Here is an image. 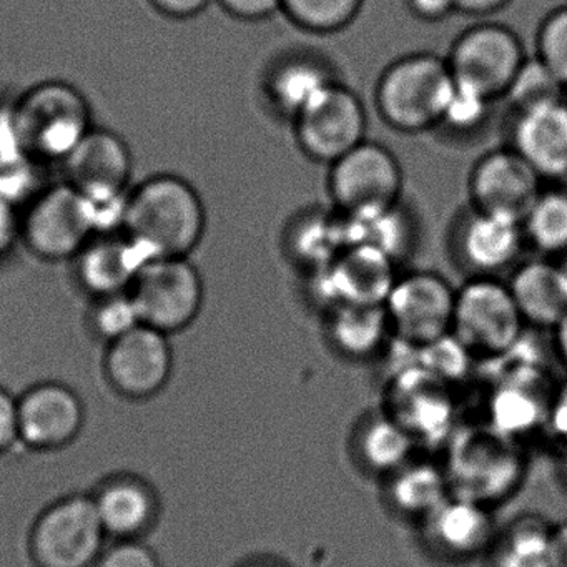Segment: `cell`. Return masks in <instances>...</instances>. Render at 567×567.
Listing matches in <instances>:
<instances>
[{
  "instance_id": "cell-1",
  "label": "cell",
  "mask_w": 567,
  "mask_h": 567,
  "mask_svg": "<svg viewBox=\"0 0 567 567\" xmlns=\"http://www.w3.org/2000/svg\"><path fill=\"white\" fill-rule=\"evenodd\" d=\"M207 228V210L197 188L174 174L145 178L128 190L121 230L151 258L187 257Z\"/></svg>"
},
{
  "instance_id": "cell-2",
  "label": "cell",
  "mask_w": 567,
  "mask_h": 567,
  "mask_svg": "<svg viewBox=\"0 0 567 567\" xmlns=\"http://www.w3.org/2000/svg\"><path fill=\"white\" fill-rule=\"evenodd\" d=\"M527 466L519 441L487 423L457 426L446 441L443 467L451 494L491 509L520 489Z\"/></svg>"
},
{
  "instance_id": "cell-3",
  "label": "cell",
  "mask_w": 567,
  "mask_h": 567,
  "mask_svg": "<svg viewBox=\"0 0 567 567\" xmlns=\"http://www.w3.org/2000/svg\"><path fill=\"white\" fill-rule=\"evenodd\" d=\"M94 127L87 99L64 81L34 85L12 107V137L34 161H64Z\"/></svg>"
},
{
  "instance_id": "cell-4",
  "label": "cell",
  "mask_w": 567,
  "mask_h": 567,
  "mask_svg": "<svg viewBox=\"0 0 567 567\" xmlns=\"http://www.w3.org/2000/svg\"><path fill=\"white\" fill-rule=\"evenodd\" d=\"M454 91L446 59L411 54L398 59L377 85L380 117L394 131L420 134L443 124Z\"/></svg>"
},
{
  "instance_id": "cell-5",
  "label": "cell",
  "mask_w": 567,
  "mask_h": 567,
  "mask_svg": "<svg viewBox=\"0 0 567 567\" xmlns=\"http://www.w3.org/2000/svg\"><path fill=\"white\" fill-rule=\"evenodd\" d=\"M99 234L97 208L61 182L35 195L19 221V238L39 260L72 261Z\"/></svg>"
},
{
  "instance_id": "cell-6",
  "label": "cell",
  "mask_w": 567,
  "mask_h": 567,
  "mask_svg": "<svg viewBox=\"0 0 567 567\" xmlns=\"http://www.w3.org/2000/svg\"><path fill=\"white\" fill-rule=\"evenodd\" d=\"M128 297L142 324L171 337L187 330L200 315L204 278L190 258H151L135 275Z\"/></svg>"
},
{
  "instance_id": "cell-7",
  "label": "cell",
  "mask_w": 567,
  "mask_h": 567,
  "mask_svg": "<svg viewBox=\"0 0 567 567\" xmlns=\"http://www.w3.org/2000/svg\"><path fill=\"white\" fill-rule=\"evenodd\" d=\"M524 327L509 287L497 278L474 277L456 290L451 333L473 357H503L523 340Z\"/></svg>"
},
{
  "instance_id": "cell-8",
  "label": "cell",
  "mask_w": 567,
  "mask_h": 567,
  "mask_svg": "<svg viewBox=\"0 0 567 567\" xmlns=\"http://www.w3.org/2000/svg\"><path fill=\"white\" fill-rule=\"evenodd\" d=\"M107 539L92 496L74 494L39 514L29 549L38 567H94Z\"/></svg>"
},
{
  "instance_id": "cell-9",
  "label": "cell",
  "mask_w": 567,
  "mask_h": 567,
  "mask_svg": "<svg viewBox=\"0 0 567 567\" xmlns=\"http://www.w3.org/2000/svg\"><path fill=\"white\" fill-rule=\"evenodd\" d=\"M64 182L84 195L99 220L122 215L132 185L134 157L127 142L107 128L94 127L61 162Z\"/></svg>"
},
{
  "instance_id": "cell-10",
  "label": "cell",
  "mask_w": 567,
  "mask_h": 567,
  "mask_svg": "<svg viewBox=\"0 0 567 567\" xmlns=\"http://www.w3.org/2000/svg\"><path fill=\"white\" fill-rule=\"evenodd\" d=\"M517 35L503 25L483 24L463 32L446 59L454 84L489 102L504 97L526 61Z\"/></svg>"
},
{
  "instance_id": "cell-11",
  "label": "cell",
  "mask_w": 567,
  "mask_h": 567,
  "mask_svg": "<svg viewBox=\"0 0 567 567\" xmlns=\"http://www.w3.org/2000/svg\"><path fill=\"white\" fill-rule=\"evenodd\" d=\"M456 290L433 271L400 275L391 288L384 310L396 341L426 347L453 331Z\"/></svg>"
},
{
  "instance_id": "cell-12",
  "label": "cell",
  "mask_w": 567,
  "mask_h": 567,
  "mask_svg": "<svg viewBox=\"0 0 567 567\" xmlns=\"http://www.w3.org/2000/svg\"><path fill=\"white\" fill-rule=\"evenodd\" d=\"M403 190L400 162L383 145L364 141L330 165L328 192L340 214L396 207Z\"/></svg>"
},
{
  "instance_id": "cell-13",
  "label": "cell",
  "mask_w": 567,
  "mask_h": 567,
  "mask_svg": "<svg viewBox=\"0 0 567 567\" xmlns=\"http://www.w3.org/2000/svg\"><path fill=\"white\" fill-rule=\"evenodd\" d=\"M383 410L423 446L446 444L457 427L451 384L424 370L417 361L394 371Z\"/></svg>"
},
{
  "instance_id": "cell-14",
  "label": "cell",
  "mask_w": 567,
  "mask_h": 567,
  "mask_svg": "<svg viewBox=\"0 0 567 567\" xmlns=\"http://www.w3.org/2000/svg\"><path fill=\"white\" fill-rule=\"evenodd\" d=\"M295 121L298 145L311 161L331 165L367 141V109L357 94L331 82Z\"/></svg>"
},
{
  "instance_id": "cell-15",
  "label": "cell",
  "mask_w": 567,
  "mask_h": 567,
  "mask_svg": "<svg viewBox=\"0 0 567 567\" xmlns=\"http://www.w3.org/2000/svg\"><path fill=\"white\" fill-rule=\"evenodd\" d=\"M104 371L115 393L127 400L144 401L157 396L174 371V351L168 334L138 324L107 344Z\"/></svg>"
},
{
  "instance_id": "cell-16",
  "label": "cell",
  "mask_w": 567,
  "mask_h": 567,
  "mask_svg": "<svg viewBox=\"0 0 567 567\" xmlns=\"http://www.w3.org/2000/svg\"><path fill=\"white\" fill-rule=\"evenodd\" d=\"M540 177L513 147L480 158L470 177L474 212L523 224L543 194Z\"/></svg>"
},
{
  "instance_id": "cell-17",
  "label": "cell",
  "mask_w": 567,
  "mask_h": 567,
  "mask_svg": "<svg viewBox=\"0 0 567 567\" xmlns=\"http://www.w3.org/2000/svg\"><path fill=\"white\" fill-rule=\"evenodd\" d=\"M396 260L377 248L351 245L330 267L313 274L315 298L338 305H384L396 284Z\"/></svg>"
},
{
  "instance_id": "cell-18",
  "label": "cell",
  "mask_w": 567,
  "mask_h": 567,
  "mask_svg": "<svg viewBox=\"0 0 567 567\" xmlns=\"http://www.w3.org/2000/svg\"><path fill=\"white\" fill-rule=\"evenodd\" d=\"M509 361L507 370L499 371L489 400L487 424L519 441L539 427H546L553 400V384L547 383L546 371L536 361H517L509 351L503 354Z\"/></svg>"
},
{
  "instance_id": "cell-19",
  "label": "cell",
  "mask_w": 567,
  "mask_h": 567,
  "mask_svg": "<svg viewBox=\"0 0 567 567\" xmlns=\"http://www.w3.org/2000/svg\"><path fill=\"white\" fill-rule=\"evenodd\" d=\"M19 406V441L35 451H58L78 440L85 423L79 394L65 384L48 381L29 388Z\"/></svg>"
},
{
  "instance_id": "cell-20",
  "label": "cell",
  "mask_w": 567,
  "mask_h": 567,
  "mask_svg": "<svg viewBox=\"0 0 567 567\" xmlns=\"http://www.w3.org/2000/svg\"><path fill=\"white\" fill-rule=\"evenodd\" d=\"M420 524L427 546L453 560L483 556L497 533L491 507L453 494Z\"/></svg>"
},
{
  "instance_id": "cell-21",
  "label": "cell",
  "mask_w": 567,
  "mask_h": 567,
  "mask_svg": "<svg viewBox=\"0 0 567 567\" xmlns=\"http://www.w3.org/2000/svg\"><path fill=\"white\" fill-rule=\"evenodd\" d=\"M145 261L144 254L118 228L95 234L72 260V267L79 287L92 300L127 293Z\"/></svg>"
},
{
  "instance_id": "cell-22",
  "label": "cell",
  "mask_w": 567,
  "mask_h": 567,
  "mask_svg": "<svg viewBox=\"0 0 567 567\" xmlns=\"http://www.w3.org/2000/svg\"><path fill=\"white\" fill-rule=\"evenodd\" d=\"M99 519L112 539H142L157 523L161 501L148 481L135 474L107 477L92 494Z\"/></svg>"
},
{
  "instance_id": "cell-23",
  "label": "cell",
  "mask_w": 567,
  "mask_h": 567,
  "mask_svg": "<svg viewBox=\"0 0 567 567\" xmlns=\"http://www.w3.org/2000/svg\"><path fill=\"white\" fill-rule=\"evenodd\" d=\"M513 148L543 178H567V104L564 101L517 114Z\"/></svg>"
},
{
  "instance_id": "cell-24",
  "label": "cell",
  "mask_w": 567,
  "mask_h": 567,
  "mask_svg": "<svg viewBox=\"0 0 567 567\" xmlns=\"http://www.w3.org/2000/svg\"><path fill=\"white\" fill-rule=\"evenodd\" d=\"M523 224L474 212L460 235V254L477 277H494L514 264L523 250Z\"/></svg>"
},
{
  "instance_id": "cell-25",
  "label": "cell",
  "mask_w": 567,
  "mask_h": 567,
  "mask_svg": "<svg viewBox=\"0 0 567 567\" xmlns=\"http://www.w3.org/2000/svg\"><path fill=\"white\" fill-rule=\"evenodd\" d=\"M507 287L526 324L553 330L567 313V284L559 261H526L516 268Z\"/></svg>"
},
{
  "instance_id": "cell-26",
  "label": "cell",
  "mask_w": 567,
  "mask_h": 567,
  "mask_svg": "<svg viewBox=\"0 0 567 567\" xmlns=\"http://www.w3.org/2000/svg\"><path fill=\"white\" fill-rule=\"evenodd\" d=\"M384 480L388 506L406 519L423 523L444 499L451 496L443 464L411 457Z\"/></svg>"
},
{
  "instance_id": "cell-27",
  "label": "cell",
  "mask_w": 567,
  "mask_h": 567,
  "mask_svg": "<svg viewBox=\"0 0 567 567\" xmlns=\"http://www.w3.org/2000/svg\"><path fill=\"white\" fill-rule=\"evenodd\" d=\"M331 347L350 360H368L386 348L391 333L384 305H338L328 310Z\"/></svg>"
},
{
  "instance_id": "cell-28",
  "label": "cell",
  "mask_w": 567,
  "mask_h": 567,
  "mask_svg": "<svg viewBox=\"0 0 567 567\" xmlns=\"http://www.w3.org/2000/svg\"><path fill=\"white\" fill-rule=\"evenodd\" d=\"M416 441L386 411L368 414L353 433V453L360 466L386 477L414 456Z\"/></svg>"
},
{
  "instance_id": "cell-29",
  "label": "cell",
  "mask_w": 567,
  "mask_h": 567,
  "mask_svg": "<svg viewBox=\"0 0 567 567\" xmlns=\"http://www.w3.org/2000/svg\"><path fill=\"white\" fill-rule=\"evenodd\" d=\"M550 534L553 524L539 514H519L497 529L487 567H553Z\"/></svg>"
},
{
  "instance_id": "cell-30",
  "label": "cell",
  "mask_w": 567,
  "mask_h": 567,
  "mask_svg": "<svg viewBox=\"0 0 567 567\" xmlns=\"http://www.w3.org/2000/svg\"><path fill=\"white\" fill-rule=\"evenodd\" d=\"M287 244L297 264L310 268L311 274L323 270L350 247L344 217L338 210L311 212L291 225Z\"/></svg>"
},
{
  "instance_id": "cell-31",
  "label": "cell",
  "mask_w": 567,
  "mask_h": 567,
  "mask_svg": "<svg viewBox=\"0 0 567 567\" xmlns=\"http://www.w3.org/2000/svg\"><path fill=\"white\" fill-rule=\"evenodd\" d=\"M333 82L327 69L310 59L281 62L268 78L267 92L280 114L295 118Z\"/></svg>"
},
{
  "instance_id": "cell-32",
  "label": "cell",
  "mask_w": 567,
  "mask_h": 567,
  "mask_svg": "<svg viewBox=\"0 0 567 567\" xmlns=\"http://www.w3.org/2000/svg\"><path fill=\"white\" fill-rule=\"evenodd\" d=\"M524 237L549 257L567 255V192H543L523 221Z\"/></svg>"
},
{
  "instance_id": "cell-33",
  "label": "cell",
  "mask_w": 567,
  "mask_h": 567,
  "mask_svg": "<svg viewBox=\"0 0 567 567\" xmlns=\"http://www.w3.org/2000/svg\"><path fill=\"white\" fill-rule=\"evenodd\" d=\"M343 215V214H341ZM348 241L351 245L377 248L398 261L408 247V225L400 208L367 212V214L343 215Z\"/></svg>"
},
{
  "instance_id": "cell-34",
  "label": "cell",
  "mask_w": 567,
  "mask_h": 567,
  "mask_svg": "<svg viewBox=\"0 0 567 567\" xmlns=\"http://www.w3.org/2000/svg\"><path fill=\"white\" fill-rule=\"evenodd\" d=\"M363 0H281V11L293 24L315 34H333L360 14Z\"/></svg>"
},
{
  "instance_id": "cell-35",
  "label": "cell",
  "mask_w": 567,
  "mask_h": 567,
  "mask_svg": "<svg viewBox=\"0 0 567 567\" xmlns=\"http://www.w3.org/2000/svg\"><path fill=\"white\" fill-rule=\"evenodd\" d=\"M564 85L539 59H526L504 97L516 114L563 101Z\"/></svg>"
},
{
  "instance_id": "cell-36",
  "label": "cell",
  "mask_w": 567,
  "mask_h": 567,
  "mask_svg": "<svg viewBox=\"0 0 567 567\" xmlns=\"http://www.w3.org/2000/svg\"><path fill=\"white\" fill-rule=\"evenodd\" d=\"M89 328L105 344L118 340L141 323L137 310L127 293L92 298L87 313Z\"/></svg>"
},
{
  "instance_id": "cell-37",
  "label": "cell",
  "mask_w": 567,
  "mask_h": 567,
  "mask_svg": "<svg viewBox=\"0 0 567 567\" xmlns=\"http://www.w3.org/2000/svg\"><path fill=\"white\" fill-rule=\"evenodd\" d=\"M416 358L417 364L424 370L450 384L463 380L473 361L471 351L453 333L426 347L416 348Z\"/></svg>"
},
{
  "instance_id": "cell-38",
  "label": "cell",
  "mask_w": 567,
  "mask_h": 567,
  "mask_svg": "<svg viewBox=\"0 0 567 567\" xmlns=\"http://www.w3.org/2000/svg\"><path fill=\"white\" fill-rule=\"evenodd\" d=\"M536 44V58L567 89V6L544 19Z\"/></svg>"
},
{
  "instance_id": "cell-39",
  "label": "cell",
  "mask_w": 567,
  "mask_h": 567,
  "mask_svg": "<svg viewBox=\"0 0 567 567\" xmlns=\"http://www.w3.org/2000/svg\"><path fill=\"white\" fill-rule=\"evenodd\" d=\"M493 102L454 84L453 95L444 112L443 124L457 132H470L483 125Z\"/></svg>"
},
{
  "instance_id": "cell-40",
  "label": "cell",
  "mask_w": 567,
  "mask_h": 567,
  "mask_svg": "<svg viewBox=\"0 0 567 567\" xmlns=\"http://www.w3.org/2000/svg\"><path fill=\"white\" fill-rule=\"evenodd\" d=\"M94 567H161V560L142 539H121L105 546Z\"/></svg>"
},
{
  "instance_id": "cell-41",
  "label": "cell",
  "mask_w": 567,
  "mask_h": 567,
  "mask_svg": "<svg viewBox=\"0 0 567 567\" xmlns=\"http://www.w3.org/2000/svg\"><path fill=\"white\" fill-rule=\"evenodd\" d=\"M19 441L18 398L0 388V453L11 450Z\"/></svg>"
},
{
  "instance_id": "cell-42",
  "label": "cell",
  "mask_w": 567,
  "mask_h": 567,
  "mask_svg": "<svg viewBox=\"0 0 567 567\" xmlns=\"http://www.w3.org/2000/svg\"><path fill=\"white\" fill-rule=\"evenodd\" d=\"M221 8L240 21H261L281 9V0H218Z\"/></svg>"
},
{
  "instance_id": "cell-43",
  "label": "cell",
  "mask_w": 567,
  "mask_h": 567,
  "mask_svg": "<svg viewBox=\"0 0 567 567\" xmlns=\"http://www.w3.org/2000/svg\"><path fill=\"white\" fill-rule=\"evenodd\" d=\"M546 427L567 446V380L554 388Z\"/></svg>"
},
{
  "instance_id": "cell-44",
  "label": "cell",
  "mask_w": 567,
  "mask_h": 567,
  "mask_svg": "<svg viewBox=\"0 0 567 567\" xmlns=\"http://www.w3.org/2000/svg\"><path fill=\"white\" fill-rule=\"evenodd\" d=\"M154 8L172 19H188L200 14L210 0H151Z\"/></svg>"
},
{
  "instance_id": "cell-45",
  "label": "cell",
  "mask_w": 567,
  "mask_h": 567,
  "mask_svg": "<svg viewBox=\"0 0 567 567\" xmlns=\"http://www.w3.org/2000/svg\"><path fill=\"white\" fill-rule=\"evenodd\" d=\"M408 8L421 21L437 22L450 16L454 9V0H408Z\"/></svg>"
},
{
  "instance_id": "cell-46",
  "label": "cell",
  "mask_w": 567,
  "mask_h": 567,
  "mask_svg": "<svg viewBox=\"0 0 567 567\" xmlns=\"http://www.w3.org/2000/svg\"><path fill=\"white\" fill-rule=\"evenodd\" d=\"M550 560H553V567H567V520L553 524Z\"/></svg>"
},
{
  "instance_id": "cell-47",
  "label": "cell",
  "mask_w": 567,
  "mask_h": 567,
  "mask_svg": "<svg viewBox=\"0 0 567 567\" xmlns=\"http://www.w3.org/2000/svg\"><path fill=\"white\" fill-rule=\"evenodd\" d=\"M509 0H454V9L464 14L486 16L499 11Z\"/></svg>"
},
{
  "instance_id": "cell-48",
  "label": "cell",
  "mask_w": 567,
  "mask_h": 567,
  "mask_svg": "<svg viewBox=\"0 0 567 567\" xmlns=\"http://www.w3.org/2000/svg\"><path fill=\"white\" fill-rule=\"evenodd\" d=\"M554 331V348H556L557 357L567 367V313L557 321Z\"/></svg>"
},
{
  "instance_id": "cell-49",
  "label": "cell",
  "mask_w": 567,
  "mask_h": 567,
  "mask_svg": "<svg viewBox=\"0 0 567 567\" xmlns=\"http://www.w3.org/2000/svg\"><path fill=\"white\" fill-rule=\"evenodd\" d=\"M240 567H287L278 559H270V557H257V559L247 560Z\"/></svg>"
},
{
  "instance_id": "cell-50",
  "label": "cell",
  "mask_w": 567,
  "mask_h": 567,
  "mask_svg": "<svg viewBox=\"0 0 567 567\" xmlns=\"http://www.w3.org/2000/svg\"><path fill=\"white\" fill-rule=\"evenodd\" d=\"M563 456H560V476H563L564 483L567 484V446H563Z\"/></svg>"
},
{
  "instance_id": "cell-51",
  "label": "cell",
  "mask_w": 567,
  "mask_h": 567,
  "mask_svg": "<svg viewBox=\"0 0 567 567\" xmlns=\"http://www.w3.org/2000/svg\"><path fill=\"white\" fill-rule=\"evenodd\" d=\"M563 258H564V260L559 261V265H560V270H563L564 278H566V284H567V255H566V257H563Z\"/></svg>"
}]
</instances>
